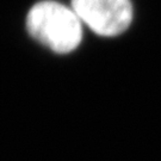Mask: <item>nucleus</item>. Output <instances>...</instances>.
Returning <instances> with one entry per match:
<instances>
[{
    "mask_svg": "<svg viewBox=\"0 0 161 161\" xmlns=\"http://www.w3.org/2000/svg\"><path fill=\"white\" fill-rule=\"evenodd\" d=\"M73 8L56 1H42L30 10L26 28L31 37L58 54L75 50L82 40V25Z\"/></svg>",
    "mask_w": 161,
    "mask_h": 161,
    "instance_id": "1",
    "label": "nucleus"
},
{
    "mask_svg": "<svg viewBox=\"0 0 161 161\" xmlns=\"http://www.w3.org/2000/svg\"><path fill=\"white\" fill-rule=\"evenodd\" d=\"M72 8L82 23L104 37L121 35L132 19L130 0H72Z\"/></svg>",
    "mask_w": 161,
    "mask_h": 161,
    "instance_id": "2",
    "label": "nucleus"
}]
</instances>
